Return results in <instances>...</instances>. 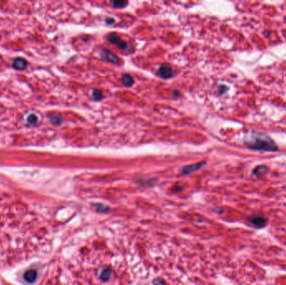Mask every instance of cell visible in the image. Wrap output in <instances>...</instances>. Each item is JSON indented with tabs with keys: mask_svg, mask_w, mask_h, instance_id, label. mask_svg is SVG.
Instances as JSON below:
<instances>
[{
	"mask_svg": "<svg viewBox=\"0 0 286 285\" xmlns=\"http://www.w3.org/2000/svg\"><path fill=\"white\" fill-rule=\"evenodd\" d=\"M246 145L252 149L260 150V151H277L278 147L271 138L264 134L254 133L252 134L249 141Z\"/></svg>",
	"mask_w": 286,
	"mask_h": 285,
	"instance_id": "cell-1",
	"label": "cell"
},
{
	"mask_svg": "<svg viewBox=\"0 0 286 285\" xmlns=\"http://www.w3.org/2000/svg\"><path fill=\"white\" fill-rule=\"evenodd\" d=\"M108 40L113 45H115L118 48L121 49H126L127 48V44L126 42L123 41L121 37L115 33H111L108 36Z\"/></svg>",
	"mask_w": 286,
	"mask_h": 285,
	"instance_id": "cell-2",
	"label": "cell"
},
{
	"mask_svg": "<svg viewBox=\"0 0 286 285\" xmlns=\"http://www.w3.org/2000/svg\"><path fill=\"white\" fill-rule=\"evenodd\" d=\"M101 54L102 58L105 59L106 61L113 63V64H116V63L120 62V58H119L118 56L115 55V54H113L111 51H110L108 49H101Z\"/></svg>",
	"mask_w": 286,
	"mask_h": 285,
	"instance_id": "cell-3",
	"label": "cell"
},
{
	"mask_svg": "<svg viewBox=\"0 0 286 285\" xmlns=\"http://www.w3.org/2000/svg\"><path fill=\"white\" fill-rule=\"evenodd\" d=\"M248 221L256 227L258 228H262V227H264L267 224V220L260 217V216H254V217H248Z\"/></svg>",
	"mask_w": 286,
	"mask_h": 285,
	"instance_id": "cell-4",
	"label": "cell"
},
{
	"mask_svg": "<svg viewBox=\"0 0 286 285\" xmlns=\"http://www.w3.org/2000/svg\"><path fill=\"white\" fill-rule=\"evenodd\" d=\"M158 75L161 77L164 78V79H168L171 78L173 75V70L170 65H163L159 68L158 70Z\"/></svg>",
	"mask_w": 286,
	"mask_h": 285,
	"instance_id": "cell-5",
	"label": "cell"
},
{
	"mask_svg": "<svg viewBox=\"0 0 286 285\" xmlns=\"http://www.w3.org/2000/svg\"><path fill=\"white\" fill-rule=\"evenodd\" d=\"M204 164H205V162H198V163H194L192 164V165H189V166L183 167L182 170L181 171V172L182 174H185V175L192 173V172H194L196 171L199 170L200 168H202V166H204Z\"/></svg>",
	"mask_w": 286,
	"mask_h": 285,
	"instance_id": "cell-6",
	"label": "cell"
},
{
	"mask_svg": "<svg viewBox=\"0 0 286 285\" xmlns=\"http://www.w3.org/2000/svg\"><path fill=\"white\" fill-rule=\"evenodd\" d=\"M13 66L16 70H25L27 66V62L23 58H17L13 62Z\"/></svg>",
	"mask_w": 286,
	"mask_h": 285,
	"instance_id": "cell-7",
	"label": "cell"
},
{
	"mask_svg": "<svg viewBox=\"0 0 286 285\" xmlns=\"http://www.w3.org/2000/svg\"><path fill=\"white\" fill-rule=\"evenodd\" d=\"M268 172V168L265 167V166H259L255 168L254 170L253 171V173L254 174L256 177H264V175H266Z\"/></svg>",
	"mask_w": 286,
	"mask_h": 285,
	"instance_id": "cell-8",
	"label": "cell"
},
{
	"mask_svg": "<svg viewBox=\"0 0 286 285\" xmlns=\"http://www.w3.org/2000/svg\"><path fill=\"white\" fill-rule=\"evenodd\" d=\"M121 80L122 83L127 87L131 86L134 84V80H133L132 76H131L130 75H123L121 77Z\"/></svg>",
	"mask_w": 286,
	"mask_h": 285,
	"instance_id": "cell-9",
	"label": "cell"
},
{
	"mask_svg": "<svg viewBox=\"0 0 286 285\" xmlns=\"http://www.w3.org/2000/svg\"><path fill=\"white\" fill-rule=\"evenodd\" d=\"M111 271L109 268H105V269H104L103 271L101 272L100 278L103 281H108L110 278H111Z\"/></svg>",
	"mask_w": 286,
	"mask_h": 285,
	"instance_id": "cell-10",
	"label": "cell"
},
{
	"mask_svg": "<svg viewBox=\"0 0 286 285\" xmlns=\"http://www.w3.org/2000/svg\"><path fill=\"white\" fill-rule=\"evenodd\" d=\"M95 209L99 212H107L110 211V208H109L107 206L104 205V204H95L94 205Z\"/></svg>",
	"mask_w": 286,
	"mask_h": 285,
	"instance_id": "cell-11",
	"label": "cell"
},
{
	"mask_svg": "<svg viewBox=\"0 0 286 285\" xmlns=\"http://www.w3.org/2000/svg\"><path fill=\"white\" fill-rule=\"evenodd\" d=\"M27 122L30 125H35L38 122V116L35 114H31L27 117Z\"/></svg>",
	"mask_w": 286,
	"mask_h": 285,
	"instance_id": "cell-12",
	"label": "cell"
},
{
	"mask_svg": "<svg viewBox=\"0 0 286 285\" xmlns=\"http://www.w3.org/2000/svg\"><path fill=\"white\" fill-rule=\"evenodd\" d=\"M127 4V2L126 1H115L113 2V6L115 8H123Z\"/></svg>",
	"mask_w": 286,
	"mask_h": 285,
	"instance_id": "cell-13",
	"label": "cell"
},
{
	"mask_svg": "<svg viewBox=\"0 0 286 285\" xmlns=\"http://www.w3.org/2000/svg\"><path fill=\"white\" fill-rule=\"evenodd\" d=\"M93 94V97H94L95 100H97V101L101 100L102 96H103V94H102V92H101L100 90H95V91H93V94Z\"/></svg>",
	"mask_w": 286,
	"mask_h": 285,
	"instance_id": "cell-14",
	"label": "cell"
},
{
	"mask_svg": "<svg viewBox=\"0 0 286 285\" xmlns=\"http://www.w3.org/2000/svg\"><path fill=\"white\" fill-rule=\"evenodd\" d=\"M153 285H165V282L162 279L157 278L153 281Z\"/></svg>",
	"mask_w": 286,
	"mask_h": 285,
	"instance_id": "cell-15",
	"label": "cell"
},
{
	"mask_svg": "<svg viewBox=\"0 0 286 285\" xmlns=\"http://www.w3.org/2000/svg\"><path fill=\"white\" fill-rule=\"evenodd\" d=\"M51 121H52L53 123H55V124H59L61 121V118L60 117H58V116H54L51 118Z\"/></svg>",
	"mask_w": 286,
	"mask_h": 285,
	"instance_id": "cell-16",
	"label": "cell"
}]
</instances>
